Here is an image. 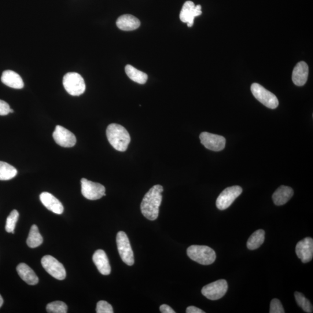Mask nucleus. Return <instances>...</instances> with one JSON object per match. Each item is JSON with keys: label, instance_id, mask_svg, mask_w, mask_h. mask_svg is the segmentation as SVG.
<instances>
[{"label": "nucleus", "instance_id": "obj_1", "mask_svg": "<svg viewBox=\"0 0 313 313\" xmlns=\"http://www.w3.org/2000/svg\"><path fill=\"white\" fill-rule=\"evenodd\" d=\"M163 190V187L161 185L154 186L143 197L141 209L142 214L147 219L154 220L157 219Z\"/></svg>", "mask_w": 313, "mask_h": 313}, {"label": "nucleus", "instance_id": "obj_2", "mask_svg": "<svg viewBox=\"0 0 313 313\" xmlns=\"http://www.w3.org/2000/svg\"><path fill=\"white\" fill-rule=\"evenodd\" d=\"M106 135L110 144L119 152H125L131 142L128 132L122 125L111 124L106 130Z\"/></svg>", "mask_w": 313, "mask_h": 313}, {"label": "nucleus", "instance_id": "obj_3", "mask_svg": "<svg viewBox=\"0 0 313 313\" xmlns=\"http://www.w3.org/2000/svg\"><path fill=\"white\" fill-rule=\"evenodd\" d=\"M187 253L191 260L202 265L211 264L216 258L214 250L205 245H191L187 248Z\"/></svg>", "mask_w": 313, "mask_h": 313}, {"label": "nucleus", "instance_id": "obj_4", "mask_svg": "<svg viewBox=\"0 0 313 313\" xmlns=\"http://www.w3.org/2000/svg\"><path fill=\"white\" fill-rule=\"evenodd\" d=\"M63 84L68 93L72 96H80L86 91V84L82 76L77 73H68L63 79Z\"/></svg>", "mask_w": 313, "mask_h": 313}, {"label": "nucleus", "instance_id": "obj_5", "mask_svg": "<svg viewBox=\"0 0 313 313\" xmlns=\"http://www.w3.org/2000/svg\"><path fill=\"white\" fill-rule=\"evenodd\" d=\"M250 90L254 97L267 108L271 109L277 108L279 105L277 98L271 92L265 89L261 85L257 83L252 84Z\"/></svg>", "mask_w": 313, "mask_h": 313}, {"label": "nucleus", "instance_id": "obj_6", "mask_svg": "<svg viewBox=\"0 0 313 313\" xmlns=\"http://www.w3.org/2000/svg\"><path fill=\"white\" fill-rule=\"evenodd\" d=\"M116 242L121 259L129 266L133 265L134 264L133 250L127 235L124 231H119L117 233Z\"/></svg>", "mask_w": 313, "mask_h": 313}, {"label": "nucleus", "instance_id": "obj_7", "mask_svg": "<svg viewBox=\"0 0 313 313\" xmlns=\"http://www.w3.org/2000/svg\"><path fill=\"white\" fill-rule=\"evenodd\" d=\"M227 289L228 284L225 279H219L204 286L201 293L207 299L216 300L223 297Z\"/></svg>", "mask_w": 313, "mask_h": 313}, {"label": "nucleus", "instance_id": "obj_8", "mask_svg": "<svg viewBox=\"0 0 313 313\" xmlns=\"http://www.w3.org/2000/svg\"><path fill=\"white\" fill-rule=\"evenodd\" d=\"M42 266L48 273L59 280L66 278L65 268L60 261L51 255L44 256L42 259Z\"/></svg>", "mask_w": 313, "mask_h": 313}, {"label": "nucleus", "instance_id": "obj_9", "mask_svg": "<svg viewBox=\"0 0 313 313\" xmlns=\"http://www.w3.org/2000/svg\"><path fill=\"white\" fill-rule=\"evenodd\" d=\"M82 193L85 198L90 200H97L106 196L105 187L100 183L90 181L87 179L81 180Z\"/></svg>", "mask_w": 313, "mask_h": 313}, {"label": "nucleus", "instance_id": "obj_10", "mask_svg": "<svg viewBox=\"0 0 313 313\" xmlns=\"http://www.w3.org/2000/svg\"><path fill=\"white\" fill-rule=\"evenodd\" d=\"M242 192L240 186H234L226 188L220 193L216 200V207L220 210L227 209Z\"/></svg>", "mask_w": 313, "mask_h": 313}, {"label": "nucleus", "instance_id": "obj_11", "mask_svg": "<svg viewBox=\"0 0 313 313\" xmlns=\"http://www.w3.org/2000/svg\"><path fill=\"white\" fill-rule=\"evenodd\" d=\"M200 139L202 144L210 150L220 152L225 147L226 139L222 136L204 132L200 134Z\"/></svg>", "mask_w": 313, "mask_h": 313}, {"label": "nucleus", "instance_id": "obj_12", "mask_svg": "<svg viewBox=\"0 0 313 313\" xmlns=\"http://www.w3.org/2000/svg\"><path fill=\"white\" fill-rule=\"evenodd\" d=\"M202 14L201 6H195L192 2L187 1L182 7L180 14V19L183 23H187L188 27H191L194 24V18Z\"/></svg>", "mask_w": 313, "mask_h": 313}, {"label": "nucleus", "instance_id": "obj_13", "mask_svg": "<svg viewBox=\"0 0 313 313\" xmlns=\"http://www.w3.org/2000/svg\"><path fill=\"white\" fill-rule=\"evenodd\" d=\"M53 138L58 145L72 147L76 145V138L72 132L61 125H57L53 132Z\"/></svg>", "mask_w": 313, "mask_h": 313}, {"label": "nucleus", "instance_id": "obj_14", "mask_svg": "<svg viewBox=\"0 0 313 313\" xmlns=\"http://www.w3.org/2000/svg\"><path fill=\"white\" fill-rule=\"evenodd\" d=\"M298 257L304 263L310 261L313 257V240L306 237L297 243L295 249Z\"/></svg>", "mask_w": 313, "mask_h": 313}, {"label": "nucleus", "instance_id": "obj_15", "mask_svg": "<svg viewBox=\"0 0 313 313\" xmlns=\"http://www.w3.org/2000/svg\"><path fill=\"white\" fill-rule=\"evenodd\" d=\"M40 199L42 204L50 211L59 215L64 212V206L61 201L53 194L48 192H43L40 194Z\"/></svg>", "mask_w": 313, "mask_h": 313}, {"label": "nucleus", "instance_id": "obj_16", "mask_svg": "<svg viewBox=\"0 0 313 313\" xmlns=\"http://www.w3.org/2000/svg\"><path fill=\"white\" fill-rule=\"evenodd\" d=\"M308 76V66L306 63L300 62L294 67L292 76L293 83L297 86H303Z\"/></svg>", "mask_w": 313, "mask_h": 313}, {"label": "nucleus", "instance_id": "obj_17", "mask_svg": "<svg viewBox=\"0 0 313 313\" xmlns=\"http://www.w3.org/2000/svg\"><path fill=\"white\" fill-rule=\"evenodd\" d=\"M93 260L99 272L103 275H109L111 272L108 256L104 250L98 249L93 255Z\"/></svg>", "mask_w": 313, "mask_h": 313}, {"label": "nucleus", "instance_id": "obj_18", "mask_svg": "<svg viewBox=\"0 0 313 313\" xmlns=\"http://www.w3.org/2000/svg\"><path fill=\"white\" fill-rule=\"evenodd\" d=\"M117 27L124 31H135L139 28L141 22L137 18L131 15H123L116 22Z\"/></svg>", "mask_w": 313, "mask_h": 313}, {"label": "nucleus", "instance_id": "obj_19", "mask_svg": "<svg viewBox=\"0 0 313 313\" xmlns=\"http://www.w3.org/2000/svg\"><path fill=\"white\" fill-rule=\"evenodd\" d=\"M2 82L6 86L14 89H22L24 87V81L21 77L12 71H6L3 73Z\"/></svg>", "mask_w": 313, "mask_h": 313}, {"label": "nucleus", "instance_id": "obj_20", "mask_svg": "<svg viewBox=\"0 0 313 313\" xmlns=\"http://www.w3.org/2000/svg\"><path fill=\"white\" fill-rule=\"evenodd\" d=\"M17 270L20 277L28 284L35 285L39 282V279L38 275L28 264L24 263H20L17 266Z\"/></svg>", "mask_w": 313, "mask_h": 313}, {"label": "nucleus", "instance_id": "obj_21", "mask_svg": "<svg viewBox=\"0 0 313 313\" xmlns=\"http://www.w3.org/2000/svg\"><path fill=\"white\" fill-rule=\"evenodd\" d=\"M293 196V190L291 187L281 186L272 194V198L276 205H284Z\"/></svg>", "mask_w": 313, "mask_h": 313}, {"label": "nucleus", "instance_id": "obj_22", "mask_svg": "<svg viewBox=\"0 0 313 313\" xmlns=\"http://www.w3.org/2000/svg\"><path fill=\"white\" fill-rule=\"evenodd\" d=\"M125 71L129 78L135 83L144 84L148 79V76L145 73L138 71L131 65L125 66Z\"/></svg>", "mask_w": 313, "mask_h": 313}, {"label": "nucleus", "instance_id": "obj_23", "mask_svg": "<svg viewBox=\"0 0 313 313\" xmlns=\"http://www.w3.org/2000/svg\"><path fill=\"white\" fill-rule=\"evenodd\" d=\"M43 242V238L40 233L38 227L36 224H33L27 239L28 245L30 248H35L41 245Z\"/></svg>", "mask_w": 313, "mask_h": 313}, {"label": "nucleus", "instance_id": "obj_24", "mask_svg": "<svg viewBox=\"0 0 313 313\" xmlns=\"http://www.w3.org/2000/svg\"><path fill=\"white\" fill-rule=\"evenodd\" d=\"M265 232L263 230H257L250 235L246 246L250 250H255L260 247L264 241Z\"/></svg>", "mask_w": 313, "mask_h": 313}, {"label": "nucleus", "instance_id": "obj_25", "mask_svg": "<svg viewBox=\"0 0 313 313\" xmlns=\"http://www.w3.org/2000/svg\"><path fill=\"white\" fill-rule=\"evenodd\" d=\"M17 169L6 162L0 161V180H9L16 177Z\"/></svg>", "mask_w": 313, "mask_h": 313}, {"label": "nucleus", "instance_id": "obj_26", "mask_svg": "<svg viewBox=\"0 0 313 313\" xmlns=\"http://www.w3.org/2000/svg\"><path fill=\"white\" fill-rule=\"evenodd\" d=\"M294 297H295L297 304L304 311L309 313L312 312V305L310 301L303 295V294L299 292H296L294 293Z\"/></svg>", "mask_w": 313, "mask_h": 313}, {"label": "nucleus", "instance_id": "obj_27", "mask_svg": "<svg viewBox=\"0 0 313 313\" xmlns=\"http://www.w3.org/2000/svg\"><path fill=\"white\" fill-rule=\"evenodd\" d=\"M47 311L49 313H66L68 312V305L61 301H55L48 304Z\"/></svg>", "mask_w": 313, "mask_h": 313}, {"label": "nucleus", "instance_id": "obj_28", "mask_svg": "<svg viewBox=\"0 0 313 313\" xmlns=\"http://www.w3.org/2000/svg\"><path fill=\"white\" fill-rule=\"evenodd\" d=\"M19 212L16 209L13 210L10 213V215L7 219L6 224V230L8 233L14 234L15 228H16L17 222L19 218Z\"/></svg>", "mask_w": 313, "mask_h": 313}, {"label": "nucleus", "instance_id": "obj_29", "mask_svg": "<svg viewBox=\"0 0 313 313\" xmlns=\"http://www.w3.org/2000/svg\"><path fill=\"white\" fill-rule=\"evenodd\" d=\"M97 313H113V308L112 305L104 300L98 301L96 309Z\"/></svg>", "mask_w": 313, "mask_h": 313}, {"label": "nucleus", "instance_id": "obj_30", "mask_svg": "<svg viewBox=\"0 0 313 313\" xmlns=\"http://www.w3.org/2000/svg\"><path fill=\"white\" fill-rule=\"evenodd\" d=\"M270 313H284L281 301L277 299H272L270 303Z\"/></svg>", "mask_w": 313, "mask_h": 313}, {"label": "nucleus", "instance_id": "obj_31", "mask_svg": "<svg viewBox=\"0 0 313 313\" xmlns=\"http://www.w3.org/2000/svg\"><path fill=\"white\" fill-rule=\"evenodd\" d=\"M10 105L3 100H0V116L8 115L10 111Z\"/></svg>", "mask_w": 313, "mask_h": 313}, {"label": "nucleus", "instance_id": "obj_32", "mask_svg": "<svg viewBox=\"0 0 313 313\" xmlns=\"http://www.w3.org/2000/svg\"><path fill=\"white\" fill-rule=\"evenodd\" d=\"M160 310L163 313H175V311L173 309L169 306L167 304L161 305L160 307Z\"/></svg>", "mask_w": 313, "mask_h": 313}, {"label": "nucleus", "instance_id": "obj_33", "mask_svg": "<svg viewBox=\"0 0 313 313\" xmlns=\"http://www.w3.org/2000/svg\"><path fill=\"white\" fill-rule=\"evenodd\" d=\"M187 313H205L204 311L195 306H189L186 308Z\"/></svg>", "mask_w": 313, "mask_h": 313}, {"label": "nucleus", "instance_id": "obj_34", "mask_svg": "<svg viewBox=\"0 0 313 313\" xmlns=\"http://www.w3.org/2000/svg\"><path fill=\"white\" fill-rule=\"evenodd\" d=\"M3 299L2 296H1V294H0V307H1L3 304Z\"/></svg>", "mask_w": 313, "mask_h": 313}, {"label": "nucleus", "instance_id": "obj_35", "mask_svg": "<svg viewBox=\"0 0 313 313\" xmlns=\"http://www.w3.org/2000/svg\"><path fill=\"white\" fill-rule=\"evenodd\" d=\"M14 110H13V109H10V113H14Z\"/></svg>", "mask_w": 313, "mask_h": 313}]
</instances>
